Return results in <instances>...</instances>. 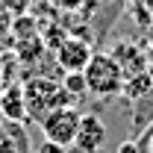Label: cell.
Wrapping results in <instances>:
<instances>
[{
    "instance_id": "obj_6",
    "label": "cell",
    "mask_w": 153,
    "mask_h": 153,
    "mask_svg": "<svg viewBox=\"0 0 153 153\" xmlns=\"http://www.w3.org/2000/svg\"><path fill=\"white\" fill-rule=\"evenodd\" d=\"M0 115L6 124H21L27 118V97H24V85L12 82L3 88L0 94Z\"/></svg>"
},
{
    "instance_id": "obj_8",
    "label": "cell",
    "mask_w": 153,
    "mask_h": 153,
    "mask_svg": "<svg viewBox=\"0 0 153 153\" xmlns=\"http://www.w3.org/2000/svg\"><path fill=\"white\" fill-rule=\"evenodd\" d=\"M0 6H3L12 18H18V15H27V12H30L33 0H0Z\"/></svg>"
},
{
    "instance_id": "obj_9",
    "label": "cell",
    "mask_w": 153,
    "mask_h": 153,
    "mask_svg": "<svg viewBox=\"0 0 153 153\" xmlns=\"http://www.w3.org/2000/svg\"><path fill=\"white\" fill-rule=\"evenodd\" d=\"M65 88H68L74 97L88 94V91H85V79H82V74H65Z\"/></svg>"
},
{
    "instance_id": "obj_4",
    "label": "cell",
    "mask_w": 153,
    "mask_h": 153,
    "mask_svg": "<svg viewBox=\"0 0 153 153\" xmlns=\"http://www.w3.org/2000/svg\"><path fill=\"white\" fill-rule=\"evenodd\" d=\"M106 124H103V118L94 112H85L79 118V130H76V138H74V147L79 153H100L106 147Z\"/></svg>"
},
{
    "instance_id": "obj_5",
    "label": "cell",
    "mask_w": 153,
    "mask_h": 153,
    "mask_svg": "<svg viewBox=\"0 0 153 153\" xmlns=\"http://www.w3.org/2000/svg\"><path fill=\"white\" fill-rule=\"evenodd\" d=\"M91 56H94V50L82 38H62V44L56 47V62L65 74H82Z\"/></svg>"
},
{
    "instance_id": "obj_2",
    "label": "cell",
    "mask_w": 153,
    "mask_h": 153,
    "mask_svg": "<svg viewBox=\"0 0 153 153\" xmlns=\"http://www.w3.org/2000/svg\"><path fill=\"white\" fill-rule=\"evenodd\" d=\"M24 97H27V118L33 121H41L59 106H74V94L65 88V82H56L50 76H33L24 85Z\"/></svg>"
},
{
    "instance_id": "obj_13",
    "label": "cell",
    "mask_w": 153,
    "mask_h": 153,
    "mask_svg": "<svg viewBox=\"0 0 153 153\" xmlns=\"http://www.w3.org/2000/svg\"><path fill=\"white\" fill-rule=\"evenodd\" d=\"M144 147H147V153H153V127L144 133Z\"/></svg>"
},
{
    "instance_id": "obj_10",
    "label": "cell",
    "mask_w": 153,
    "mask_h": 153,
    "mask_svg": "<svg viewBox=\"0 0 153 153\" xmlns=\"http://www.w3.org/2000/svg\"><path fill=\"white\" fill-rule=\"evenodd\" d=\"M6 30H12V15H9L3 6H0V36H3Z\"/></svg>"
},
{
    "instance_id": "obj_11",
    "label": "cell",
    "mask_w": 153,
    "mask_h": 153,
    "mask_svg": "<svg viewBox=\"0 0 153 153\" xmlns=\"http://www.w3.org/2000/svg\"><path fill=\"white\" fill-rule=\"evenodd\" d=\"M56 3L65 9V12H74V9H79V6H82V0H56Z\"/></svg>"
},
{
    "instance_id": "obj_7",
    "label": "cell",
    "mask_w": 153,
    "mask_h": 153,
    "mask_svg": "<svg viewBox=\"0 0 153 153\" xmlns=\"http://www.w3.org/2000/svg\"><path fill=\"white\" fill-rule=\"evenodd\" d=\"M150 88H153V74H150V71H138V74L127 76V82H124V94L133 97V100L147 97Z\"/></svg>"
},
{
    "instance_id": "obj_3",
    "label": "cell",
    "mask_w": 153,
    "mask_h": 153,
    "mask_svg": "<svg viewBox=\"0 0 153 153\" xmlns=\"http://www.w3.org/2000/svg\"><path fill=\"white\" fill-rule=\"evenodd\" d=\"M79 118H82V112H76L74 106H59L53 112H47L38 121L44 141H53L59 147H74L76 130H79Z\"/></svg>"
},
{
    "instance_id": "obj_12",
    "label": "cell",
    "mask_w": 153,
    "mask_h": 153,
    "mask_svg": "<svg viewBox=\"0 0 153 153\" xmlns=\"http://www.w3.org/2000/svg\"><path fill=\"white\" fill-rule=\"evenodd\" d=\"M118 153H138V147H135V141H124L118 147Z\"/></svg>"
},
{
    "instance_id": "obj_14",
    "label": "cell",
    "mask_w": 153,
    "mask_h": 153,
    "mask_svg": "<svg viewBox=\"0 0 153 153\" xmlns=\"http://www.w3.org/2000/svg\"><path fill=\"white\" fill-rule=\"evenodd\" d=\"M0 94H3V88H0Z\"/></svg>"
},
{
    "instance_id": "obj_1",
    "label": "cell",
    "mask_w": 153,
    "mask_h": 153,
    "mask_svg": "<svg viewBox=\"0 0 153 153\" xmlns=\"http://www.w3.org/2000/svg\"><path fill=\"white\" fill-rule=\"evenodd\" d=\"M82 79H85V91L88 94L100 97V100H109V97L124 94L127 71L121 68V62L112 53H94L88 59L85 71H82Z\"/></svg>"
}]
</instances>
